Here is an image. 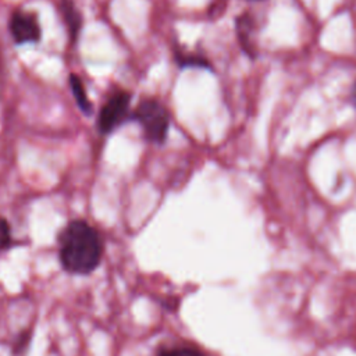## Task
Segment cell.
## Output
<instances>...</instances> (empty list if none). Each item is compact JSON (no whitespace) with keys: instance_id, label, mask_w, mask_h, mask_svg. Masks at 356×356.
I'll return each mask as SVG.
<instances>
[{"instance_id":"obj_2","label":"cell","mask_w":356,"mask_h":356,"mask_svg":"<svg viewBox=\"0 0 356 356\" xmlns=\"http://www.w3.org/2000/svg\"><path fill=\"white\" fill-rule=\"evenodd\" d=\"M135 117L150 142L160 145L165 140L170 128V114L159 100L152 97L143 99L135 111Z\"/></svg>"},{"instance_id":"obj_1","label":"cell","mask_w":356,"mask_h":356,"mask_svg":"<svg viewBox=\"0 0 356 356\" xmlns=\"http://www.w3.org/2000/svg\"><path fill=\"white\" fill-rule=\"evenodd\" d=\"M103 243L97 231L83 220L65 225L58 236V257L71 274H89L100 263Z\"/></svg>"},{"instance_id":"obj_7","label":"cell","mask_w":356,"mask_h":356,"mask_svg":"<svg viewBox=\"0 0 356 356\" xmlns=\"http://www.w3.org/2000/svg\"><path fill=\"white\" fill-rule=\"evenodd\" d=\"M70 86H71L72 95H74V97H75V100H76L79 108H81L83 113L89 114L90 110H92V104H90L89 97H88V95H86L85 86H83V83H82V81L79 79L78 75H75V74L70 75Z\"/></svg>"},{"instance_id":"obj_10","label":"cell","mask_w":356,"mask_h":356,"mask_svg":"<svg viewBox=\"0 0 356 356\" xmlns=\"http://www.w3.org/2000/svg\"><path fill=\"white\" fill-rule=\"evenodd\" d=\"M13 246L11 229L4 218H0V250H6Z\"/></svg>"},{"instance_id":"obj_5","label":"cell","mask_w":356,"mask_h":356,"mask_svg":"<svg viewBox=\"0 0 356 356\" xmlns=\"http://www.w3.org/2000/svg\"><path fill=\"white\" fill-rule=\"evenodd\" d=\"M236 33L239 43L250 57L256 56V46L253 42V35H254V21L249 14H242L236 19Z\"/></svg>"},{"instance_id":"obj_11","label":"cell","mask_w":356,"mask_h":356,"mask_svg":"<svg viewBox=\"0 0 356 356\" xmlns=\"http://www.w3.org/2000/svg\"><path fill=\"white\" fill-rule=\"evenodd\" d=\"M177 60H178V63L181 64V65H196V67H206L207 65V60H204V58H202V57H197V56H193V54H191V56H186V54H177Z\"/></svg>"},{"instance_id":"obj_6","label":"cell","mask_w":356,"mask_h":356,"mask_svg":"<svg viewBox=\"0 0 356 356\" xmlns=\"http://www.w3.org/2000/svg\"><path fill=\"white\" fill-rule=\"evenodd\" d=\"M60 11H61L63 18H64V22H65V25H67L70 38H71L72 40H75L76 36H78V33H79L81 25H82V18H81L79 11L76 10V7H75V4H74L72 0H61V3H60Z\"/></svg>"},{"instance_id":"obj_9","label":"cell","mask_w":356,"mask_h":356,"mask_svg":"<svg viewBox=\"0 0 356 356\" xmlns=\"http://www.w3.org/2000/svg\"><path fill=\"white\" fill-rule=\"evenodd\" d=\"M157 356H206L200 350L189 346H179V348H167L161 349Z\"/></svg>"},{"instance_id":"obj_3","label":"cell","mask_w":356,"mask_h":356,"mask_svg":"<svg viewBox=\"0 0 356 356\" xmlns=\"http://www.w3.org/2000/svg\"><path fill=\"white\" fill-rule=\"evenodd\" d=\"M129 102L131 95L125 90H117L106 100L97 118V128L102 134L111 132L125 118Z\"/></svg>"},{"instance_id":"obj_4","label":"cell","mask_w":356,"mask_h":356,"mask_svg":"<svg viewBox=\"0 0 356 356\" xmlns=\"http://www.w3.org/2000/svg\"><path fill=\"white\" fill-rule=\"evenodd\" d=\"M10 33L13 39L19 43H35L40 39V26L38 18L32 13L17 10L10 18Z\"/></svg>"},{"instance_id":"obj_8","label":"cell","mask_w":356,"mask_h":356,"mask_svg":"<svg viewBox=\"0 0 356 356\" xmlns=\"http://www.w3.org/2000/svg\"><path fill=\"white\" fill-rule=\"evenodd\" d=\"M31 338H32V331L31 330H24L22 332H19L17 335V338L13 342L11 346V352L13 356H24L29 348L31 343Z\"/></svg>"},{"instance_id":"obj_12","label":"cell","mask_w":356,"mask_h":356,"mask_svg":"<svg viewBox=\"0 0 356 356\" xmlns=\"http://www.w3.org/2000/svg\"><path fill=\"white\" fill-rule=\"evenodd\" d=\"M353 99H355V104H356V85H355V89H353Z\"/></svg>"}]
</instances>
